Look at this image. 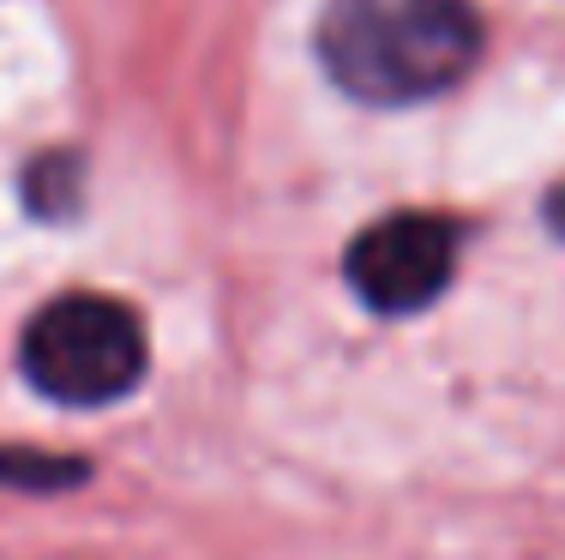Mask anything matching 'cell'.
Here are the masks:
<instances>
[{"instance_id":"1","label":"cell","mask_w":565,"mask_h":560,"mask_svg":"<svg viewBox=\"0 0 565 560\" xmlns=\"http://www.w3.org/2000/svg\"><path fill=\"white\" fill-rule=\"evenodd\" d=\"M481 55L469 0H331L319 19V61L361 103H427Z\"/></svg>"},{"instance_id":"2","label":"cell","mask_w":565,"mask_h":560,"mask_svg":"<svg viewBox=\"0 0 565 560\" xmlns=\"http://www.w3.org/2000/svg\"><path fill=\"white\" fill-rule=\"evenodd\" d=\"M19 362L55 404H115L145 380V326L109 296H61L24 326Z\"/></svg>"},{"instance_id":"3","label":"cell","mask_w":565,"mask_h":560,"mask_svg":"<svg viewBox=\"0 0 565 560\" xmlns=\"http://www.w3.org/2000/svg\"><path fill=\"white\" fill-rule=\"evenodd\" d=\"M349 289L373 314H415L451 284L457 272V223L434 211H397L349 242Z\"/></svg>"},{"instance_id":"4","label":"cell","mask_w":565,"mask_h":560,"mask_svg":"<svg viewBox=\"0 0 565 560\" xmlns=\"http://www.w3.org/2000/svg\"><path fill=\"white\" fill-rule=\"evenodd\" d=\"M24 199H31L36 218H66L78 199V163L73 157H36L31 176H24Z\"/></svg>"},{"instance_id":"5","label":"cell","mask_w":565,"mask_h":560,"mask_svg":"<svg viewBox=\"0 0 565 560\" xmlns=\"http://www.w3.org/2000/svg\"><path fill=\"white\" fill-rule=\"evenodd\" d=\"M78 464L73 458H43V452H12L0 446V488H66L78 483Z\"/></svg>"},{"instance_id":"6","label":"cell","mask_w":565,"mask_h":560,"mask_svg":"<svg viewBox=\"0 0 565 560\" xmlns=\"http://www.w3.org/2000/svg\"><path fill=\"white\" fill-rule=\"evenodd\" d=\"M547 223H554V230L565 235V181L554 187V199H547Z\"/></svg>"}]
</instances>
